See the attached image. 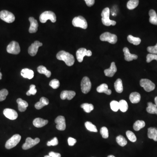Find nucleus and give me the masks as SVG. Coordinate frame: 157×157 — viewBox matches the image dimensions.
<instances>
[{
    "mask_svg": "<svg viewBox=\"0 0 157 157\" xmlns=\"http://www.w3.org/2000/svg\"><path fill=\"white\" fill-rule=\"evenodd\" d=\"M56 58L58 60L64 61L66 65L71 66L75 62L74 56L71 54L64 51H61L57 53Z\"/></svg>",
    "mask_w": 157,
    "mask_h": 157,
    "instance_id": "f257e3e1",
    "label": "nucleus"
},
{
    "mask_svg": "<svg viewBox=\"0 0 157 157\" xmlns=\"http://www.w3.org/2000/svg\"><path fill=\"white\" fill-rule=\"evenodd\" d=\"M110 10L108 8H106L102 11L101 13L102 16V22L104 26H107L116 25V22L110 19Z\"/></svg>",
    "mask_w": 157,
    "mask_h": 157,
    "instance_id": "f03ea898",
    "label": "nucleus"
},
{
    "mask_svg": "<svg viewBox=\"0 0 157 157\" xmlns=\"http://www.w3.org/2000/svg\"><path fill=\"white\" fill-rule=\"evenodd\" d=\"M39 20L40 22L42 23H46L48 20H50L52 22L54 23L56 21V15L53 12L46 11L41 15Z\"/></svg>",
    "mask_w": 157,
    "mask_h": 157,
    "instance_id": "7ed1b4c3",
    "label": "nucleus"
},
{
    "mask_svg": "<svg viewBox=\"0 0 157 157\" xmlns=\"http://www.w3.org/2000/svg\"><path fill=\"white\" fill-rule=\"evenodd\" d=\"M73 26L75 27H79L86 29L88 27L86 20L82 16H79L75 17L72 21Z\"/></svg>",
    "mask_w": 157,
    "mask_h": 157,
    "instance_id": "20e7f679",
    "label": "nucleus"
},
{
    "mask_svg": "<svg viewBox=\"0 0 157 157\" xmlns=\"http://www.w3.org/2000/svg\"><path fill=\"white\" fill-rule=\"evenodd\" d=\"M100 39L102 41H107L111 44H114L118 41V37L115 35L106 32L100 35Z\"/></svg>",
    "mask_w": 157,
    "mask_h": 157,
    "instance_id": "39448f33",
    "label": "nucleus"
},
{
    "mask_svg": "<svg viewBox=\"0 0 157 157\" xmlns=\"http://www.w3.org/2000/svg\"><path fill=\"white\" fill-rule=\"evenodd\" d=\"M21 139V136L19 134L14 135L10 138L6 144V147L8 149H10L16 146Z\"/></svg>",
    "mask_w": 157,
    "mask_h": 157,
    "instance_id": "423d86ee",
    "label": "nucleus"
},
{
    "mask_svg": "<svg viewBox=\"0 0 157 157\" xmlns=\"http://www.w3.org/2000/svg\"><path fill=\"white\" fill-rule=\"evenodd\" d=\"M0 18L8 23H12L15 20V15L11 12L6 10H3L0 12Z\"/></svg>",
    "mask_w": 157,
    "mask_h": 157,
    "instance_id": "0eeeda50",
    "label": "nucleus"
},
{
    "mask_svg": "<svg viewBox=\"0 0 157 157\" xmlns=\"http://www.w3.org/2000/svg\"><path fill=\"white\" fill-rule=\"evenodd\" d=\"M140 86L143 87L146 91L150 92L154 90L155 85L151 81L146 79H143L140 82Z\"/></svg>",
    "mask_w": 157,
    "mask_h": 157,
    "instance_id": "6e6552de",
    "label": "nucleus"
},
{
    "mask_svg": "<svg viewBox=\"0 0 157 157\" xmlns=\"http://www.w3.org/2000/svg\"><path fill=\"white\" fill-rule=\"evenodd\" d=\"M92 55V53L91 50H87L86 48H79L76 53L77 60L80 62H83L84 56H91Z\"/></svg>",
    "mask_w": 157,
    "mask_h": 157,
    "instance_id": "1a4fd4ad",
    "label": "nucleus"
},
{
    "mask_svg": "<svg viewBox=\"0 0 157 157\" xmlns=\"http://www.w3.org/2000/svg\"><path fill=\"white\" fill-rule=\"evenodd\" d=\"M81 88L82 92L84 94L88 93L91 89V83L88 77L85 76L81 82Z\"/></svg>",
    "mask_w": 157,
    "mask_h": 157,
    "instance_id": "9d476101",
    "label": "nucleus"
},
{
    "mask_svg": "<svg viewBox=\"0 0 157 157\" xmlns=\"http://www.w3.org/2000/svg\"><path fill=\"white\" fill-rule=\"evenodd\" d=\"M20 50L19 43L15 41H12L7 47L8 53L12 54H18L20 52Z\"/></svg>",
    "mask_w": 157,
    "mask_h": 157,
    "instance_id": "9b49d317",
    "label": "nucleus"
},
{
    "mask_svg": "<svg viewBox=\"0 0 157 157\" xmlns=\"http://www.w3.org/2000/svg\"><path fill=\"white\" fill-rule=\"evenodd\" d=\"M40 142V139L36 138L35 139H33L32 138L28 137L26 139V142L22 145V149L24 150H28L32 148L34 146L39 144Z\"/></svg>",
    "mask_w": 157,
    "mask_h": 157,
    "instance_id": "f8f14e48",
    "label": "nucleus"
},
{
    "mask_svg": "<svg viewBox=\"0 0 157 157\" xmlns=\"http://www.w3.org/2000/svg\"><path fill=\"white\" fill-rule=\"evenodd\" d=\"M56 124V127L59 131H64L66 128V120L65 117L62 116H59L55 120Z\"/></svg>",
    "mask_w": 157,
    "mask_h": 157,
    "instance_id": "ddd939ff",
    "label": "nucleus"
},
{
    "mask_svg": "<svg viewBox=\"0 0 157 157\" xmlns=\"http://www.w3.org/2000/svg\"><path fill=\"white\" fill-rule=\"evenodd\" d=\"M42 46V43H41L38 41H36L28 48V53L31 56H35L37 54L39 47Z\"/></svg>",
    "mask_w": 157,
    "mask_h": 157,
    "instance_id": "4468645a",
    "label": "nucleus"
},
{
    "mask_svg": "<svg viewBox=\"0 0 157 157\" xmlns=\"http://www.w3.org/2000/svg\"><path fill=\"white\" fill-rule=\"evenodd\" d=\"M4 115L9 119L15 120L18 117V114L15 110L10 108H6L3 111Z\"/></svg>",
    "mask_w": 157,
    "mask_h": 157,
    "instance_id": "2eb2a0df",
    "label": "nucleus"
},
{
    "mask_svg": "<svg viewBox=\"0 0 157 157\" xmlns=\"http://www.w3.org/2000/svg\"><path fill=\"white\" fill-rule=\"evenodd\" d=\"M29 21L30 22V26L29 28V32L30 33H35L38 30L39 26L38 21L33 17H30Z\"/></svg>",
    "mask_w": 157,
    "mask_h": 157,
    "instance_id": "dca6fc26",
    "label": "nucleus"
},
{
    "mask_svg": "<svg viewBox=\"0 0 157 157\" xmlns=\"http://www.w3.org/2000/svg\"><path fill=\"white\" fill-rule=\"evenodd\" d=\"M75 92L73 91H64L62 92L60 98L62 100H71L75 96Z\"/></svg>",
    "mask_w": 157,
    "mask_h": 157,
    "instance_id": "f3484780",
    "label": "nucleus"
},
{
    "mask_svg": "<svg viewBox=\"0 0 157 157\" xmlns=\"http://www.w3.org/2000/svg\"><path fill=\"white\" fill-rule=\"evenodd\" d=\"M123 52L124 55L125 60L127 61H131L133 59H138V55L135 54H132L130 53L129 49L127 48H124Z\"/></svg>",
    "mask_w": 157,
    "mask_h": 157,
    "instance_id": "a211bd4d",
    "label": "nucleus"
},
{
    "mask_svg": "<svg viewBox=\"0 0 157 157\" xmlns=\"http://www.w3.org/2000/svg\"><path fill=\"white\" fill-rule=\"evenodd\" d=\"M117 68L115 62H112L111 63L110 68L105 69L104 71L106 76L108 77H113L117 72Z\"/></svg>",
    "mask_w": 157,
    "mask_h": 157,
    "instance_id": "6ab92c4d",
    "label": "nucleus"
},
{
    "mask_svg": "<svg viewBox=\"0 0 157 157\" xmlns=\"http://www.w3.org/2000/svg\"><path fill=\"white\" fill-rule=\"evenodd\" d=\"M48 123V120L41 118H36L33 121L34 126L38 128L43 127L47 124Z\"/></svg>",
    "mask_w": 157,
    "mask_h": 157,
    "instance_id": "aec40b11",
    "label": "nucleus"
},
{
    "mask_svg": "<svg viewBox=\"0 0 157 157\" xmlns=\"http://www.w3.org/2000/svg\"><path fill=\"white\" fill-rule=\"evenodd\" d=\"M21 74L24 78L30 80L33 78L34 73L33 71L31 69L25 68L22 69L21 72Z\"/></svg>",
    "mask_w": 157,
    "mask_h": 157,
    "instance_id": "412c9836",
    "label": "nucleus"
},
{
    "mask_svg": "<svg viewBox=\"0 0 157 157\" xmlns=\"http://www.w3.org/2000/svg\"><path fill=\"white\" fill-rule=\"evenodd\" d=\"M49 104V100L45 97L41 98L40 101L35 104V107L37 110H40L45 106L48 105Z\"/></svg>",
    "mask_w": 157,
    "mask_h": 157,
    "instance_id": "4be33fe9",
    "label": "nucleus"
},
{
    "mask_svg": "<svg viewBox=\"0 0 157 157\" xmlns=\"http://www.w3.org/2000/svg\"><path fill=\"white\" fill-rule=\"evenodd\" d=\"M17 103L18 104V109L19 111L21 112L25 111L26 110L27 107L28 106V103L21 98L18 99Z\"/></svg>",
    "mask_w": 157,
    "mask_h": 157,
    "instance_id": "5701e85b",
    "label": "nucleus"
},
{
    "mask_svg": "<svg viewBox=\"0 0 157 157\" xmlns=\"http://www.w3.org/2000/svg\"><path fill=\"white\" fill-rule=\"evenodd\" d=\"M97 91L100 93H105L107 95H111V91L108 89V86L107 84H103L98 86L97 89Z\"/></svg>",
    "mask_w": 157,
    "mask_h": 157,
    "instance_id": "b1692460",
    "label": "nucleus"
},
{
    "mask_svg": "<svg viewBox=\"0 0 157 157\" xmlns=\"http://www.w3.org/2000/svg\"><path fill=\"white\" fill-rule=\"evenodd\" d=\"M147 136L149 138L152 139L154 141H157V128L152 127L148 128Z\"/></svg>",
    "mask_w": 157,
    "mask_h": 157,
    "instance_id": "393cba45",
    "label": "nucleus"
},
{
    "mask_svg": "<svg viewBox=\"0 0 157 157\" xmlns=\"http://www.w3.org/2000/svg\"><path fill=\"white\" fill-rule=\"evenodd\" d=\"M130 101L133 104H137L140 100V95L138 93L133 92L129 97Z\"/></svg>",
    "mask_w": 157,
    "mask_h": 157,
    "instance_id": "a878e982",
    "label": "nucleus"
},
{
    "mask_svg": "<svg viewBox=\"0 0 157 157\" xmlns=\"http://www.w3.org/2000/svg\"><path fill=\"white\" fill-rule=\"evenodd\" d=\"M150 16L149 22L153 25L157 26V15L156 12L154 10H151L149 12Z\"/></svg>",
    "mask_w": 157,
    "mask_h": 157,
    "instance_id": "bb28decb",
    "label": "nucleus"
},
{
    "mask_svg": "<svg viewBox=\"0 0 157 157\" xmlns=\"http://www.w3.org/2000/svg\"><path fill=\"white\" fill-rule=\"evenodd\" d=\"M146 111L148 113L151 114H156L157 115V107L155 104H154L151 102L147 103V107Z\"/></svg>",
    "mask_w": 157,
    "mask_h": 157,
    "instance_id": "cd10ccee",
    "label": "nucleus"
},
{
    "mask_svg": "<svg viewBox=\"0 0 157 157\" xmlns=\"http://www.w3.org/2000/svg\"><path fill=\"white\" fill-rule=\"evenodd\" d=\"M115 91L118 93H121L123 91V83L120 79H118L114 83Z\"/></svg>",
    "mask_w": 157,
    "mask_h": 157,
    "instance_id": "c85d7f7f",
    "label": "nucleus"
},
{
    "mask_svg": "<svg viewBox=\"0 0 157 157\" xmlns=\"http://www.w3.org/2000/svg\"><path fill=\"white\" fill-rule=\"evenodd\" d=\"M37 71L39 73L45 75L46 77H50L51 75V72L47 70L46 67L43 66H39L37 68Z\"/></svg>",
    "mask_w": 157,
    "mask_h": 157,
    "instance_id": "c756f323",
    "label": "nucleus"
},
{
    "mask_svg": "<svg viewBox=\"0 0 157 157\" xmlns=\"http://www.w3.org/2000/svg\"><path fill=\"white\" fill-rule=\"evenodd\" d=\"M127 40L130 43H132L135 46L139 45L141 42V39L138 37H135L131 35H128Z\"/></svg>",
    "mask_w": 157,
    "mask_h": 157,
    "instance_id": "7c9ffc66",
    "label": "nucleus"
},
{
    "mask_svg": "<svg viewBox=\"0 0 157 157\" xmlns=\"http://www.w3.org/2000/svg\"><path fill=\"white\" fill-rule=\"evenodd\" d=\"M145 123L143 120H137L133 124V128L135 131H139L145 127Z\"/></svg>",
    "mask_w": 157,
    "mask_h": 157,
    "instance_id": "2f4dec72",
    "label": "nucleus"
},
{
    "mask_svg": "<svg viewBox=\"0 0 157 157\" xmlns=\"http://www.w3.org/2000/svg\"><path fill=\"white\" fill-rule=\"evenodd\" d=\"M139 4V0H130L127 3V8L129 10L136 8Z\"/></svg>",
    "mask_w": 157,
    "mask_h": 157,
    "instance_id": "473e14b6",
    "label": "nucleus"
},
{
    "mask_svg": "<svg viewBox=\"0 0 157 157\" xmlns=\"http://www.w3.org/2000/svg\"><path fill=\"white\" fill-rule=\"evenodd\" d=\"M119 103V109L122 112H125L128 110V105L127 102L124 100H120Z\"/></svg>",
    "mask_w": 157,
    "mask_h": 157,
    "instance_id": "72a5a7b5",
    "label": "nucleus"
},
{
    "mask_svg": "<svg viewBox=\"0 0 157 157\" xmlns=\"http://www.w3.org/2000/svg\"><path fill=\"white\" fill-rule=\"evenodd\" d=\"M81 107L84 109V111L87 113L91 112L94 109V106L92 104L84 103L81 105Z\"/></svg>",
    "mask_w": 157,
    "mask_h": 157,
    "instance_id": "f704fd0d",
    "label": "nucleus"
},
{
    "mask_svg": "<svg viewBox=\"0 0 157 157\" xmlns=\"http://www.w3.org/2000/svg\"><path fill=\"white\" fill-rule=\"evenodd\" d=\"M85 126L86 129L90 131L93 132H98V129L96 126L93 124L91 122L87 121L85 123Z\"/></svg>",
    "mask_w": 157,
    "mask_h": 157,
    "instance_id": "c9c22d12",
    "label": "nucleus"
},
{
    "mask_svg": "<svg viewBox=\"0 0 157 157\" xmlns=\"http://www.w3.org/2000/svg\"><path fill=\"white\" fill-rule=\"evenodd\" d=\"M116 141L121 147L125 146L127 143V140L122 135H119L116 138Z\"/></svg>",
    "mask_w": 157,
    "mask_h": 157,
    "instance_id": "e433bc0d",
    "label": "nucleus"
},
{
    "mask_svg": "<svg viewBox=\"0 0 157 157\" xmlns=\"http://www.w3.org/2000/svg\"><path fill=\"white\" fill-rule=\"evenodd\" d=\"M111 109L113 111L117 112L119 109V103L116 100H113L110 104Z\"/></svg>",
    "mask_w": 157,
    "mask_h": 157,
    "instance_id": "4c0bfd02",
    "label": "nucleus"
},
{
    "mask_svg": "<svg viewBox=\"0 0 157 157\" xmlns=\"http://www.w3.org/2000/svg\"><path fill=\"white\" fill-rule=\"evenodd\" d=\"M126 135L128 139L131 142H135L137 140L136 136L133 132L130 131H127L126 132Z\"/></svg>",
    "mask_w": 157,
    "mask_h": 157,
    "instance_id": "58836bf2",
    "label": "nucleus"
},
{
    "mask_svg": "<svg viewBox=\"0 0 157 157\" xmlns=\"http://www.w3.org/2000/svg\"><path fill=\"white\" fill-rule=\"evenodd\" d=\"M8 94V92L6 89H2L0 91V102L5 100Z\"/></svg>",
    "mask_w": 157,
    "mask_h": 157,
    "instance_id": "ea45409f",
    "label": "nucleus"
},
{
    "mask_svg": "<svg viewBox=\"0 0 157 157\" xmlns=\"http://www.w3.org/2000/svg\"><path fill=\"white\" fill-rule=\"evenodd\" d=\"M100 133L104 138L107 139L109 137L108 130L105 127H103L101 128Z\"/></svg>",
    "mask_w": 157,
    "mask_h": 157,
    "instance_id": "a19ab883",
    "label": "nucleus"
},
{
    "mask_svg": "<svg viewBox=\"0 0 157 157\" xmlns=\"http://www.w3.org/2000/svg\"><path fill=\"white\" fill-rule=\"evenodd\" d=\"M49 86L53 89H57L60 86L59 81L57 79L53 80L49 83Z\"/></svg>",
    "mask_w": 157,
    "mask_h": 157,
    "instance_id": "79ce46f5",
    "label": "nucleus"
},
{
    "mask_svg": "<svg viewBox=\"0 0 157 157\" xmlns=\"http://www.w3.org/2000/svg\"><path fill=\"white\" fill-rule=\"evenodd\" d=\"M37 93V90L35 88V86L32 84L30 86V89L26 93L27 96H30L31 95H35Z\"/></svg>",
    "mask_w": 157,
    "mask_h": 157,
    "instance_id": "37998d69",
    "label": "nucleus"
},
{
    "mask_svg": "<svg viewBox=\"0 0 157 157\" xmlns=\"http://www.w3.org/2000/svg\"><path fill=\"white\" fill-rule=\"evenodd\" d=\"M153 60H156L157 61V54H153L151 53L147 54V62L149 63Z\"/></svg>",
    "mask_w": 157,
    "mask_h": 157,
    "instance_id": "c03bdc74",
    "label": "nucleus"
},
{
    "mask_svg": "<svg viewBox=\"0 0 157 157\" xmlns=\"http://www.w3.org/2000/svg\"><path fill=\"white\" fill-rule=\"evenodd\" d=\"M147 50L151 54L157 55V43L154 46L148 47Z\"/></svg>",
    "mask_w": 157,
    "mask_h": 157,
    "instance_id": "a18cd8bd",
    "label": "nucleus"
},
{
    "mask_svg": "<svg viewBox=\"0 0 157 157\" xmlns=\"http://www.w3.org/2000/svg\"><path fill=\"white\" fill-rule=\"evenodd\" d=\"M59 144L58 139L56 137H55L51 141H48L47 145L48 146H56Z\"/></svg>",
    "mask_w": 157,
    "mask_h": 157,
    "instance_id": "49530a36",
    "label": "nucleus"
},
{
    "mask_svg": "<svg viewBox=\"0 0 157 157\" xmlns=\"http://www.w3.org/2000/svg\"><path fill=\"white\" fill-rule=\"evenodd\" d=\"M68 144L69 146H73L76 143V140L75 139L70 137L68 139Z\"/></svg>",
    "mask_w": 157,
    "mask_h": 157,
    "instance_id": "de8ad7c7",
    "label": "nucleus"
},
{
    "mask_svg": "<svg viewBox=\"0 0 157 157\" xmlns=\"http://www.w3.org/2000/svg\"><path fill=\"white\" fill-rule=\"evenodd\" d=\"M88 7H91L94 5L95 0H84Z\"/></svg>",
    "mask_w": 157,
    "mask_h": 157,
    "instance_id": "09e8293b",
    "label": "nucleus"
},
{
    "mask_svg": "<svg viewBox=\"0 0 157 157\" xmlns=\"http://www.w3.org/2000/svg\"><path fill=\"white\" fill-rule=\"evenodd\" d=\"M48 155L51 157H61V155L59 153L51 151L49 153Z\"/></svg>",
    "mask_w": 157,
    "mask_h": 157,
    "instance_id": "8fccbe9b",
    "label": "nucleus"
},
{
    "mask_svg": "<svg viewBox=\"0 0 157 157\" xmlns=\"http://www.w3.org/2000/svg\"><path fill=\"white\" fill-rule=\"evenodd\" d=\"M154 102H155V105L157 107V97H155V99H154Z\"/></svg>",
    "mask_w": 157,
    "mask_h": 157,
    "instance_id": "3c124183",
    "label": "nucleus"
},
{
    "mask_svg": "<svg viewBox=\"0 0 157 157\" xmlns=\"http://www.w3.org/2000/svg\"><path fill=\"white\" fill-rule=\"evenodd\" d=\"M2 73H1V72H0V80H1V79H2Z\"/></svg>",
    "mask_w": 157,
    "mask_h": 157,
    "instance_id": "603ef678",
    "label": "nucleus"
},
{
    "mask_svg": "<svg viewBox=\"0 0 157 157\" xmlns=\"http://www.w3.org/2000/svg\"><path fill=\"white\" fill-rule=\"evenodd\" d=\"M107 157H115V156H113V155H109V156H108Z\"/></svg>",
    "mask_w": 157,
    "mask_h": 157,
    "instance_id": "864d4df0",
    "label": "nucleus"
},
{
    "mask_svg": "<svg viewBox=\"0 0 157 157\" xmlns=\"http://www.w3.org/2000/svg\"><path fill=\"white\" fill-rule=\"evenodd\" d=\"M44 157H51L49 155H46Z\"/></svg>",
    "mask_w": 157,
    "mask_h": 157,
    "instance_id": "5fc2aeb1",
    "label": "nucleus"
}]
</instances>
